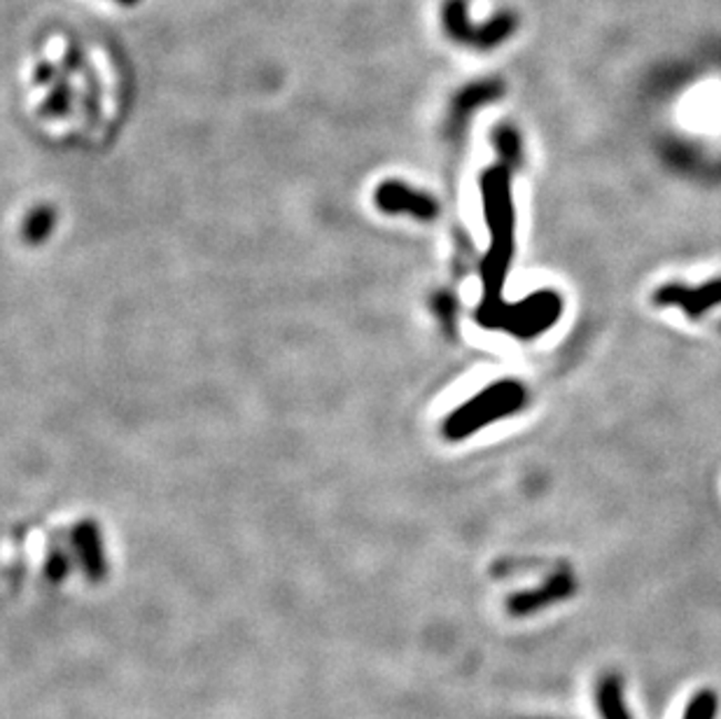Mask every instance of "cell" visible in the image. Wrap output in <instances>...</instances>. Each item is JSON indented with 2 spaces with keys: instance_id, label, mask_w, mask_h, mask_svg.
<instances>
[{
  "instance_id": "obj_10",
  "label": "cell",
  "mask_w": 721,
  "mask_h": 719,
  "mask_svg": "<svg viewBox=\"0 0 721 719\" xmlns=\"http://www.w3.org/2000/svg\"><path fill=\"white\" fill-rule=\"evenodd\" d=\"M52 78H54V69H52V65H50V63H40L38 69H35V82L45 84V82H50Z\"/></svg>"
},
{
  "instance_id": "obj_6",
  "label": "cell",
  "mask_w": 721,
  "mask_h": 719,
  "mask_svg": "<svg viewBox=\"0 0 721 719\" xmlns=\"http://www.w3.org/2000/svg\"><path fill=\"white\" fill-rule=\"evenodd\" d=\"M719 696L714 689H701L684 708L682 719H717Z\"/></svg>"
},
{
  "instance_id": "obj_1",
  "label": "cell",
  "mask_w": 721,
  "mask_h": 719,
  "mask_svg": "<svg viewBox=\"0 0 721 719\" xmlns=\"http://www.w3.org/2000/svg\"><path fill=\"white\" fill-rule=\"evenodd\" d=\"M442 21L446 33L455 42L476 50H493L502 45L505 40H509L518 29V17L514 12H499L488 21V24L472 27L465 0H446L442 10Z\"/></svg>"
},
{
  "instance_id": "obj_7",
  "label": "cell",
  "mask_w": 721,
  "mask_h": 719,
  "mask_svg": "<svg viewBox=\"0 0 721 719\" xmlns=\"http://www.w3.org/2000/svg\"><path fill=\"white\" fill-rule=\"evenodd\" d=\"M502 90H505V84L497 82V80H486V82H476L472 86H467V90L463 92L461 101H457V105L463 107V111H470V107L478 105V103H484V101H493L502 94Z\"/></svg>"
},
{
  "instance_id": "obj_4",
  "label": "cell",
  "mask_w": 721,
  "mask_h": 719,
  "mask_svg": "<svg viewBox=\"0 0 721 719\" xmlns=\"http://www.w3.org/2000/svg\"><path fill=\"white\" fill-rule=\"evenodd\" d=\"M596 703L600 708L602 719H630L626 701H624V687L617 675H605L596 689Z\"/></svg>"
},
{
  "instance_id": "obj_11",
  "label": "cell",
  "mask_w": 721,
  "mask_h": 719,
  "mask_svg": "<svg viewBox=\"0 0 721 719\" xmlns=\"http://www.w3.org/2000/svg\"><path fill=\"white\" fill-rule=\"evenodd\" d=\"M120 3H122V6H136L138 0H120Z\"/></svg>"
},
{
  "instance_id": "obj_3",
  "label": "cell",
  "mask_w": 721,
  "mask_h": 719,
  "mask_svg": "<svg viewBox=\"0 0 721 719\" xmlns=\"http://www.w3.org/2000/svg\"><path fill=\"white\" fill-rule=\"evenodd\" d=\"M573 592H575L573 577L570 575H556L549 584H546L544 588H539V592L514 596L509 600V613L512 615H531V613H535V609L546 607V605L554 603V600L567 598Z\"/></svg>"
},
{
  "instance_id": "obj_2",
  "label": "cell",
  "mask_w": 721,
  "mask_h": 719,
  "mask_svg": "<svg viewBox=\"0 0 721 719\" xmlns=\"http://www.w3.org/2000/svg\"><path fill=\"white\" fill-rule=\"evenodd\" d=\"M661 307H680L687 316L698 318L721 301V278L705 283V286L689 290L682 286H668L657 295Z\"/></svg>"
},
{
  "instance_id": "obj_9",
  "label": "cell",
  "mask_w": 721,
  "mask_h": 719,
  "mask_svg": "<svg viewBox=\"0 0 721 719\" xmlns=\"http://www.w3.org/2000/svg\"><path fill=\"white\" fill-rule=\"evenodd\" d=\"M45 111H52V113H65V111H69V86H65L63 82L56 84V90L52 92L50 101L45 103Z\"/></svg>"
},
{
  "instance_id": "obj_5",
  "label": "cell",
  "mask_w": 721,
  "mask_h": 719,
  "mask_svg": "<svg viewBox=\"0 0 721 719\" xmlns=\"http://www.w3.org/2000/svg\"><path fill=\"white\" fill-rule=\"evenodd\" d=\"M379 204L385 206V208H392V210H398V208H411V210H423L425 215L432 213V202L425 199V196L416 194V192H409L406 187L398 185V183H388L381 187L379 192Z\"/></svg>"
},
{
  "instance_id": "obj_8",
  "label": "cell",
  "mask_w": 721,
  "mask_h": 719,
  "mask_svg": "<svg viewBox=\"0 0 721 719\" xmlns=\"http://www.w3.org/2000/svg\"><path fill=\"white\" fill-rule=\"evenodd\" d=\"M495 145L499 147L502 157L507 162H516L518 160V152H521V143H518V134L512 126H499L495 131Z\"/></svg>"
}]
</instances>
